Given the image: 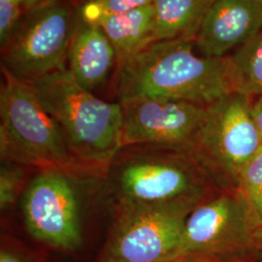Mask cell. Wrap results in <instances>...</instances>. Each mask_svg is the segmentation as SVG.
<instances>
[{"label":"cell","instance_id":"6da1fadb","mask_svg":"<svg viewBox=\"0 0 262 262\" xmlns=\"http://www.w3.org/2000/svg\"><path fill=\"white\" fill-rule=\"evenodd\" d=\"M194 47V40L159 41L120 63L119 101L159 97L208 106L234 92L228 56H199Z\"/></svg>","mask_w":262,"mask_h":262},{"label":"cell","instance_id":"7a4b0ae2","mask_svg":"<svg viewBox=\"0 0 262 262\" xmlns=\"http://www.w3.org/2000/svg\"><path fill=\"white\" fill-rule=\"evenodd\" d=\"M105 179L114 206L195 208L223 190L189 151L155 146L123 148Z\"/></svg>","mask_w":262,"mask_h":262},{"label":"cell","instance_id":"3957f363","mask_svg":"<svg viewBox=\"0 0 262 262\" xmlns=\"http://www.w3.org/2000/svg\"><path fill=\"white\" fill-rule=\"evenodd\" d=\"M30 84L58 123L75 159L105 178L122 149L121 104L94 96L76 81L68 68Z\"/></svg>","mask_w":262,"mask_h":262},{"label":"cell","instance_id":"277c9868","mask_svg":"<svg viewBox=\"0 0 262 262\" xmlns=\"http://www.w3.org/2000/svg\"><path fill=\"white\" fill-rule=\"evenodd\" d=\"M0 159L35 170H57L74 177H98L79 162L56 120L33 88L2 67Z\"/></svg>","mask_w":262,"mask_h":262},{"label":"cell","instance_id":"5b68a950","mask_svg":"<svg viewBox=\"0 0 262 262\" xmlns=\"http://www.w3.org/2000/svg\"><path fill=\"white\" fill-rule=\"evenodd\" d=\"M252 103L251 97L232 92L208 105L188 150L223 190H235L241 171L262 149Z\"/></svg>","mask_w":262,"mask_h":262},{"label":"cell","instance_id":"8992f818","mask_svg":"<svg viewBox=\"0 0 262 262\" xmlns=\"http://www.w3.org/2000/svg\"><path fill=\"white\" fill-rule=\"evenodd\" d=\"M176 258L204 262L257 260L254 229L236 190H222L192 210Z\"/></svg>","mask_w":262,"mask_h":262},{"label":"cell","instance_id":"52a82bcc","mask_svg":"<svg viewBox=\"0 0 262 262\" xmlns=\"http://www.w3.org/2000/svg\"><path fill=\"white\" fill-rule=\"evenodd\" d=\"M73 32L66 0H49L20 19L3 46L2 67L28 83L66 70Z\"/></svg>","mask_w":262,"mask_h":262},{"label":"cell","instance_id":"ba28073f","mask_svg":"<svg viewBox=\"0 0 262 262\" xmlns=\"http://www.w3.org/2000/svg\"><path fill=\"white\" fill-rule=\"evenodd\" d=\"M115 214L96 262H165L175 258L188 206H114Z\"/></svg>","mask_w":262,"mask_h":262},{"label":"cell","instance_id":"9c48e42d","mask_svg":"<svg viewBox=\"0 0 262 262\" xmlns=\"http://www.w3.org/2000/svg\"><path fill=\"white\" fill-rule=\"evenodd\" d=\"M74 179L57 170H36L19 201L29 235L63 253H74L83 243Z\"/></svg>","mask_w":262,"mask_h":262},{"label":"cell","instance_id":"30bf717a","mask_svg":"<svg viewBox=\"0 0 262 262\" xmlns=\"http://www.w3.org/2000/svg\"><path fill=\"white\" fill-rule=\"evenodd\" d=\"M122 112V147L155 146L190 150L207 106L185 100L139 97L119 101Z\"/></svg>","mask_w":262,"mask_h":262},{"label":"cell","instance_id":"8fae6325","mask_svg":"<svg viewBox=\"0 0 262 262\" xmlns=\"http://www.w3.org/2000/svg\"><path fill=\"white\" fill-rule=\"evenodd\" d=\"M262 30V0H214L194 39L203 56L225 57Z\"/></svg>","mask_w":262,"mask_h":262},{"label":"cell","instance_id":"7c38bea8","mask_svg":"<svg viewBox=\"0 0 262 262\" xmlns=\"http://www.w3.org/2000/svg\"><path fill=\"white\" fill-rule=\"evenodd\" d=\"M118 60L116 50L101 28L82 19L68 51V70L83 88L93 92L103 84Z\"/></svg>","mask_w":262,"mask_h":262},{"label":"cell","instance_id":"4fadbf2b","mask_svg":"<svg viewBox=\"0 0 262 262\" xmlns=\"http://www.w3.org/2000/svg\"><path fill=\"white\" fill-rule=\"evenodd\" d=\"M109 38L119 63L136 56L155 43L152 5L122 14L103 15L94 19Z\"/></svg>","mask_w":262,"mask_h":262},{"label":"cell","instance_id":"5bb4252c","mask_svg":"<svg viewBox=\"0 0 262 262\" xmlns=\"http://www.w3.org/2000/svg\"><path fill=\"white\" fill-rule=\"evenodd\" d=\"M214 0H154L155 42L194 40Z\"/></svg>","mask_w":262,"mask_h":262},{"label":"cell","instance_id":"9a60e30c","mask_svg":"<svg viewBox=\"0 0 262 262\" xmlns=\"http://www.w3.org/2000/svg\"><path fill=\"white\" fill-rule=\"evenodd\" d=\"M228 62L233 91L251 98L262 96V30L228 56Z\"/></svg>","mask_w":262,"mask_h":262},{"label":"cell","instance_id":"2e32d148","mask_svg":"<svg viewBox=\"0 0 262 262\" xmlns=\"http://www.w3.org/2000/svg\"><path fill=\"white\" fill-rule=\"evenodd\" d=\"M235 190L254 231L262 228V149L241 171Z\"/></svg>","mask_w":262,"mask_h":262},{"label":"cell","instance_id":"e0dca14e","mask_svg":"<svg viewBox=\"0 0 262 262\" xmlns=\"http://www.w3.org/2000/svg\"><path fill=\"white\" fill-rule=\"evenodd\" d=\"M35 169L14 162H1L0 166V210L6 213L23 196L30 181V171Z\"/></svg>","mask_w":262,"mask_h":262},{"label":"cell","instance_id":"ac0fdd59","mask_svg":"<svg viewBox=\"0 0 262 262\" xmlns=\"http://www.w3.org/2000/svg\"><path fill=\"white\" fill-rule=\"evenodd\" d=\"M49 0H0V42L7 43L20 19Z\"/></svg>","mask_w":262,"mask_h":262},{"label":"cell","instance_id":"d6986e66","mask_svg":"<svg viewBox=\"0 0 262 262\" xmlns=\"http://www.w3.org/2000/svg\"><path fill=\"white\" fill-rule=\"evenodd\" d=\"M154 0H89L82 9V19L85 21L103 15H115L152 5Z\"/></svg>","mask_w":262,"mask_h":262},{"label":"cell","instance_id":"ffe728a7","mask_svg":"<svg viewBox=\"0 0 262 262\" xmlns=\"http://www.w3.org/2000/svg\"><path fill=\"white\" fill-rule=\"evenodd\" d=\"M0 262H45V256L27 248L16 239L3 236L1 239Z\"/></svg>","mask_w":262,"mask_h":262},{"label":"cell","instance_id":"44dd1931","mask_svg":"<svg viewBox=\"0 0 262 262\" xmlns=\"http://www.w3.org/2000/svg\"><path fill=\"white\" fill-rule=\"evenodd\" d=\"M252 112L253 119L257 124V127L262 135V96L256 97L252 103Z\"/></svg>","mask_w":262,"mask_h":262},{"label":"cell","instance_id":"7402d4cb","mask_svg":"<svg viewBox=\"0 0 262 262\" xmlns=\"http://www.w3.org/2000/svg\"><path fill=\"white\" fill-rule=\"evenodd\" d=\"M254 239L257 250V260L262 262V228L254 231Z\"/></svg>","mask_w":262,"mask_h":262},{"label":"cell","instance_id":"603a6c76","mask_svg":"<svg viewBox=\"0 0 262 262\" xmlns=\"http://www.w3.org/2000/svg\"><path fill=\"white\" fill-rule=\"evenodd\" d=\"M165 262H204L201 260H197V259H192V258H176L173 260H169Z\"/></svg>","mask_w":262,"mask_h":262},{"label":"cell","instance_id":"cb8c5ba5","mask_svg":"<svg viewBox=\"0 0 262 262\" xmlns=\"http://www.w3.org/2000/svg\"><path fill=\"white\" fill-rule=\"evenodd\" d=\"M239 262H260V261H239Z\"/></svg>","mask_w":262,"mask_h":262}]
</instances>
